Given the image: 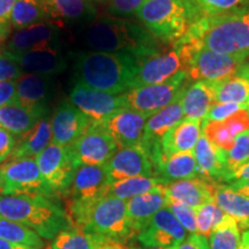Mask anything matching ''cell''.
I'll list each match as a JSON object with an SVG mask.
<instances>
[{"label": "cell", "instance_id": "obj_1", "mask_svg": "<svg viewBox=\"0 0 249 249\" xmlns=\"http://www.w3.org/2000/svg\"><path fill=\"white\" fill-rule=\"evenodd\" d=\"M176 46L224 54H249V7L193 22Z\"/></svg>", "mask_w": 249, "mask_h": 249}, {"label": "cell", "instance_id": "obj_2", "mask_svg": "<svg viewBox=\"0 0 249 249\" xmlns=\"http://www.w3.org/2000/svg\"><path fill=\"white\" fill-rule=\"evenodd\" d=\"M138 59L130 53L81 52L75 60L76 83L113 95L133 88L139 71Z\"/></svg>", "mask_w": 249, "mask_h": 249}, {"label": "cell", "instance_id": "obj_3", "mask_svg": "<svg viewBox=\"0 0 249 249\" xmlns=\"http://www.w3.org/2000/svg\"><path fill=\"white\" fill-rule=\"evenodd\" d=\"M85 44L95 52L130 53L140 59L156 53L152 36L144 28L127 18L101 17L83 31Z\"/></svg>", "mask_w": 249, "mask_h": 249}, {"label": "cell", "instance_id": "obj_4", "mask_svg": "<svg viewBox=\"0 0 249 249\" xmlns=\"http://www.w3.org/2000/svg\"><path fill=\"white\" fill-rule=\"evenodd\" d=\"M0 216L33 230L46 240H53L61 231L73 227L60 203L44 195H0Z\"/></svg>", "mask_w": 249, "mask_h": 249}, {"label": "cell", "instance_id": "obj_5", "mask_svg": "<svg viewBox=\"0 0 249 249\" xmlns=\"http://www.w3.org/2000/svg\"><path fill=\"white\" fill-rule=\"evenodd\" d=\"M66 213L73 227L83 232L119 242L133 238L127 219L126 201L120 198L103 196L91 203L68 202Z\"/></svg>", "mask_w": 249, "mask_h": 249}, {"label": "cell", "instance_id": "obj_6", "mask_svg": "<svg viewBox=\"0 0 249 249\" xmlns=\"http://www.w3.org/2000/svg\"><path fill=\"white\" fill-rule=\"evenodd\" d=\"M135 17L151 35L164 42L177 43L194 22L187 0H147Z\"/></svg>", "mask_w": 249, "mask_h": 249}, {"label": "cell", "instance_id": "obj_7", "mask_svg": "<svg viewBox=\"0 0 249 249\" xmlns=\"http://www.w3.org/2000/svg\"><path fill=\"white\" fill-rule=\"evenodd\" d=\"M174 49L181 55L187 76L196 82H220L234 74L247 58L245 54L217 53L207 49Z\"/></svg>", "mask_w": 249, "mask_h": 249}, {"label": "cell", "instance_id": "obj_8", "mask_svg": "<svg viewBox=\"0 0 249 249\" xmlns=\"http://www.w3.org/2000/svg\"><path fill=\"white\" fill-rule=\"evenodd\" d=\"M187 77L185 71L174 75L166 82L160 85L134 87L121 93L124 107L139 112L145 117H150L156 112L169 107L177 101L183 90V83Z\"/></svg>", "mask_w": 249, "mask_h": 249}, {"label": "cell", "instance_id": "obj_9", "mask_svg": "<svg viewBox=\"0 0 249 249\" xmlns=\"http://www.w3.org/2000/svg\"><path fill=\"white\" fill-rule=\"evenodd\" d=\"M0 195H44L55 197L43 179L36 160H9L0 166Z\"/></svg>", "mask_w": 249, "mask_h": 249}, {"label": "cell", "instance_id": "obj_10", "mask_svg": "<svg viewBox=\"0 0 249 249\" xmlns=\"http://www.w3.org/2000/svg\"><path fill=\"white\" fill-rule=\"evenodd\" d=\"M46 185L55 195L67 194L73 182L79 164L71 145L51 143L35 158Z\"/></svg>", "mask_w": 249, "mask_h": 249}, {"label": "cell", "instance_id": "obj_11", "mask_svg": "<svg viewBox=\"0 0 249 249\" xmlns=\"http://www.w3.org/2000/svg\"><path fill=\"white\" fill-rule=\"evenodd\" d=\"M187 236L188 232L166 207L151 218L136 239L144 248L178 249Z\"/></svg>", "mask_w": 249, "mask_h": 249}, {"label": "cell", "instance_id": "obj_12", "mask_svg": "<svg viewBox=\"0 0 249 249\" xmlns=\"http://www.w3.org/2000/svg\"><path fill=\"white\" fill-rule=\"evenodd\" d=\"M71 147L79 166L105 165L118 151L116 142L99 124H92Z\"/></svg>", "mask_w": 249, "mask_h": 249}, {"label": "cell", "instance_id": "obj_13", "mask_svg": "<svg viewBox=\"0 0 249 249\" xmlns=\"http://www.w3.org/2000/svg\"><path fill=\"white\" fill-rule=\"evenodd\" d=\"M70 102L93 124H101L113 112L124 107L121 95H113L76 83L70 93Z\"/></svg>", "mask_w": 249, "mask_h": 249}, {"label": "cell", "instance_id": "obj_14", "mask_svg": "<svg viewBox=\"0 0 249 249\" xmlns=\"http://www.w3.org/2000/svg\"><path fill=\"white\" fill-rule=\"evenodd\" d=\"M148 117L121 107L103 120L101 126L116 142L118 149L141 145Z\"/></svg>", "mask_w": 249, "mask_h": 249}, {"label": "cell", "instance_id": "obj_15", "mask_svg": "<svg viewBox=\"0 0 249 249\" xmlns=\"http://www.w3.org/2000/svg\"><path fill=\"white\" fill-rule=\"evenodd\" d=\"M105 167L111 183L135 177H155L156 174L151 158L142 145L118 149Z\"/></svg>", "mask_w": 249, "mask_h": 249}, {"label": "cell", "instance_id": "obj_16", "mask_svg": "<svg viewBox=\"0 0 249 249\" xmlns=\"http://www.w3.org/2000/svg\"><path fill=\"white\" fill-rule=\"evenodd\" d=\"M139 71L134 80V87L160 85L172 79L174 75L185 71V64L178 50L167 53L149 54L139 60Z\"/></svg>", "mask_w": 249, "mask_h": 249}, {"label": "cell", "instance_id": "obj_17", "mask_svg": "<svg viewBox=\"0 0 249 249\" xmlns=\"http://www.w3.org/2000/svg\"><path fill=\"white\" fill-rule=\"evenodd\" d=\"M60 36L61 31L58 24L43 21L17 30L8 40L5 51L11 54H20L35 50L60 49Z\"/></svg>", "mask_w": 249, "mask_h": 249}, {"label": "cell", "instance_id": "obj_18", "mask_svg": "<svg viewBox=\"0 0 249 249\" xmlns=\"http://www.w3.org/2000/svg\"><path fill=\"white\" fill-rule=\"evenodd\" d=\"M183 119H185V114H183L181 105V96L169 107L156 112L148 118L141 145L148 152L154 166L160 156L161 139L171 128L181 123Z\"/></svg>", "mask_w": 249, "mask_h": 249}, {"label": "cell", "instance_id": "obj_19", "mask_svg": "<svg viewBox=\"0 0 249 249\" xmlns=\"http://www.w3.org/2000/svg\"><path fill=\"white\" fill-rule=\"evenodd\" d=\"M111 182L105 165H81L74 176L70 188L71 200L74 203H91L107 196Z\"/></svg>", "mask_w": 249, "mask_h": 249}, {"label": "cell", "instance_id": "obj_20", "mask_svg": "<svg viewBox=\"0 0 249 249\" xmlns=\"http://www.w3.org/2000/svg\"><path fill=\"white\" fill-rule=\"evenodd\" d=\"M93 123L71 102H62L51 119L52 143L71 145Z\"/></svg>", "mask_w": 249, "mask_h": 249}, {"label": "cell", "instance_id": "obj_21", "mask_svg": "<svg viewBox=\"0 0 249 249\" xmlns=\"http://www.w3.org/2000/svg\"><path fill=\"white\" fill-rule=\"evenodd\" d=\"M249 130V111L240 108L220 121L202 120V134L223 151H229L239 135Z\"/></svg>", "mask_w": 249, "mask_h": 249}, {"label": "cell", "instance_id": "obj_22", "mask_svg": "<svg viewBox=\"0 0 249 249\" xmlns=\"http://www.w3.org/2000/svg\"><path fill=\"white\" fill-rule=\"evenodd\" d=\"M46 20L61 24H89L97 9L90 0H40Z\"/></svg>", "mask_w": 249, "mask_h": 249}, {"label": "cell", "instance_id": "obj_23", "mask_svg": "<svg viewBox=\"0 0 249 249\" xmlns=\"http://www.w3.org/2000/svg\"><path fill=\"white\" fill-rule=\"evenodd\" d=\"M165 187L166 185L157 191L145 193L126 201L127 219L132 236H138L139 233L148 225L151 218L158 211L167 207Z\"/></svg>", "mask_w": 249, "mask_h": 249}, {"label": "cell", "instance_id": "obj_24", "mask_svg": "<svg viewBox=\"0 0 249 249\" xmlns=\"http://www.w3.org/2000/svg\"><path fill=\"white\" fill-rule=\"evenodd\" d=\"M53 91V76L23 74L17 82L14 102L34 110L48 112V103Z\"/></svg>", "mask_w": 249, "mask_h": 249}, {"label": "cell", "instance_id": "obj_25", "mask_svg": "<svg viewBox=\"0 0 249 249\" xmlns=\"http://www.w3.org/2000/svg\"><path fill=\"white\" fill-rule=\"evenodd\" d=\"M216 182L202 178L180 180L166 183L165 194L169 203H181L192 208L213 201V189Z\"/></svg>", "mask_w": 249, "mask_h": 249}, {"label": "cell", "instance_id": "obj_26", "mask_svg": "<svg viewBox=\"0 0 249 249\" xmlns=\"http://www.w3.org/2000/svg\"><path fill=\"white\" fill-rule=\"evenodd\" d=\"M202 135V121L183 119L173 128L164 135L160 141V156L156 161V166L161 160H166L171 156L179 154V152L193 151L196 143Z\"/></svg>", "mask_w": 249, "mask_h": 249}, {"label": "cell", "instance_id": "obj_27", "mask_svg": "<svg viewBox=\"0 0 249 249\" xmlns=\"http://www.w3.org/2000/svg\"><path fill=\"white\" fill-rule=\"evenodd\" d=\"M11 55L27 74L53 76L67 68V59L60 49L35 50Z\"/></svg>", "mask_w": 249, "mask_h": 249}, {"label": "cell", "instance_id": "obj_28", "mask_svg": "<svg viewBox=\"0 0 249 249\" xmlns=\"http://www.w3.org/2000/svg\"><path fill=\"white\" fill-rule=\"evenodd\" d=\"M216 82H195L183 90L181 105L185 119L204 120L208 112L216 104Z\"/></svg>", "mask_w": 249, "mask_h": 249}, {"label": "cell", "instance_id": "obj_29", "mask_svg": "<svg viewBox=\"0 0 249 249\" xmlns=\"http://www.w3.org/2000/svg\"><path fill=\"white\" fill-rule=\"evenodd\" d=\"M193 152L200 171V178L209 181H223L226 174L225 151L217 148L202 134Z\"/></svg>", "mask_w": 249, "mask_h": 249}, {"label": "cell", "instance_id": "obj_30", "mask_svg": "<svg viewBox=\"0 0 249 249\" xmlns=\"http://www.w3.org/2000/svg\"><path fill=\"white\" fill-rule=\"evenodd\" d=\"M52 142L51 120L44 117L33 129L18 136V141L11 154V160L35 158Z\"/></svg>", "mask_w": 249, "mask_h": 249}, {"label": "cell", "instance_id": "obj_31", "mask_svg": "<svg viewBox=\"0 0 249 249\" xmlns=\"http://www.w3.org/2000/svg\"><path fill=\"white\" fill-rule=\"evenodd\" d=\"M46 114L48 112L34 110L12 102L0 107V128L21 136L33 129Z\"/></svg>", "mask_w": 249, "mask_h": 249}, {"label": "cell", "instance_id": "obj_32", "mask_svg": "<svg viewBox=\"0 0 249 249\" xmlns=\"http://www.w3.org/2000/svg\"><path fill=\"white\" fill-rule=\"evenodd\" d=\"M156 174L166 183L200 178V171L193 151L179 152L161 160L156 166Z\"/></svg>", "mask_w": 249, "mask_h": 249}, {"label": "cell", "instance_id": "obj_33", "mask_svg": "<svg viewBox=\"0 0 249 249\" xmlns=\"http://www.w3.org/2000/svg\"><path fill=\"white\" fill-rule=\"evenodd\" d=\"M213 202L219 209L236 220L239 227L249 229V198L233 189L230 185L216 183Z\"/></svg>", "mask_w": 249, "mask_h": 249}, {"label": "cell", "instance_id": "obj_34", "mask_svg": "<svg viewBox=\"0 0 249 249\" xmlns=\"http://www.w3.org/2000/svg\"><path fill=\"white\" fill-rule=\"evenodd\" d=\"M249 101V64H245L220 82H217L216 103L245 105Z\"/></svg>", "mask_w": 249, "mask_h": 249}, {"label": "cell", "instance_id": "obj_35", "mask_svg": "<svg viewBox=\"0 0 249 249\" xmlns=\"http://www.w3.org/2000/svg\"><path fill=\"white\" fill-rule=\"evenodd\" d=\"M165 185L166 182L158 177H135L112 182L107 189V196L128 201L135 196L163 188Z\"/></svg>", "mask_w": 249, "mask_h": 249}, {"label": "cell", "instance_id": "obj_36", "mask_svg": "<svg viewBox=\"0 0 249 249\" xmlns=\"http://www.w3.org/2000/svg\"><path fill=\"white\" fill-rule=\"evenodd\" d=\"M111 241L103 236L90 234L76 227L61 231L52 240L51 249H99L107 242Z\"/></svg>", "mask_w": 249, "mask_h": 249}, {"label": "cell", "instance_id": "obj_37", "mask_svg": "<svg viewBox=\"0 0 249 249\" xmlns=\"http://www.w3.org/2000/svg\"><path fill=\"white\" fill-rule=\"evenodd\" d=\"M240 244V227L229 214H225L208 238L209 249H238Z\"/></svg>", "mask_w": 249, "mask_h": 249}, {"label": "cell", "instance_id": "obj_38", "mask_svg": "<svg viewBox=\"0 0 249 249\" xmlns=\"http://www.w3.org/2000/svg\"><path fill=\"white\" fill-rule=\"evenodd\" d=\"M44 20L46 18L40 0H15L11 18L14 29H24Z\"/></svg>", "mask_w": 249, "mask_h": 249}, {"label": "cell", "instance_id": "obj_39", "mask_svg": "<svg viewBox=\"0 0 249 249\" xmlns=\"http://www.w3.org/2000/svg\"><path fill=\"white\" fill-rule=\"evenodd\" d=\"M0 239L37 249L44 248L43 239L33 230L1 216H0Z\"/></svg>", "mask_w": 249, "mask_h": 249}, {"label": "cell", "instance_id": "obj_40", "mask_svg": "<svg viewBox=\"0 0 249 249\" xmlns=\"http://www.w3.org/2000/svg\"><path fill=\"white\" fill-rule=\"evenodd\" d=\"M191 6L194 22L201 18L216 17L241 9L249 0H187Z\"/></svg>", "mask_w": 249, "mask_h": 249}, {"label": "cell", "instance_id": "obj_41", "mask_svg": "<svg viewBox=\"0 0 249 249\" xmlns=\"http://www.w3.org/2000/svg\"><path fill=\"white\" fill-rule=\"evenodd\" d=\"M225 214L213 201L196 208V233L208 239L214 227L224 219Z\"/></svg>", "mask_w": 249, "mask_h": 249}, {"label": "cell", "instance_id": "obj_42", "mask_svg": "<svg viewBox=\"0 0 249 249\" xmlns=\"http://www.w3.org/2000/svg\"><path fill=\"white\" fill-rule=\"evenodd\" d=\"M226 160V174L240 167L241 165L247 163L249 160V130L240 134L235 139L234 143L229 151L225 152ZM224 177V179H225ZM224 181V180H223Z\"/></svg>", "mask_w": 249, "mask_h": 249}, {"label": "cell", "instance_id": "obj_43", "mask_svg": "<svg viewBox=\"0 0 249 249\" xmlns=\"http://www.w3.org/2000/svg\"><path fill=\"white\" fill-rule=\"evenodd\" d=\"M167 208L172 211L183 229L188 232V234H194L197 232L196 227V209L181 203H169Z\"/></svg>", "mask_w": 249, "mask_h": 249}, {"label": "cell", "instance_id": "obj_44", "mask_svg": "<svg viewBox=\"0 0 249 249\" xmlns=\"http://www.w3.org/2000/svg\"><path fill=\"white\" fill-rule=\"evenodd\" d=\"M147 0H107V12L112 17L128 18L135 15Z\"/></svg>", "mask_w": 249, "mask_h": 249}, {"label": "cell", "instance_id": "obj_45", "mask_svg": "<svg viewBox=\"0 0 249 249\" xmlns=\"http://www.w3.org/2000/svg\"><path fill=\"white\" fill-rule=\"evenodd\" d=\"M23 75L22 68L6 51L0 52V82L18 80Z\"/></svg>", "mask_w": 249, "mask_h": 249}, {"label": "cell", "instance_id": "obj_46", "mask_svg": "<svg viewBox=\"0 0 249 249\" xmlns=\"http://www.w3.org/2000/svg\"><path fill=\"white\" fill-rule=\"evenodd\" d=\"M15 0H0V43L5 42L11 35L12 12Z\"/></svg>", "mask_w": 249, "mask_h": 249}, {"label": "cell", "instance_id": "obj_47", "mask_svg": "<svg viewBox=\"0 0 249 249\" xmlns=\"http://www.w3.org/2000/svg\"><path fill=\"white\" fill-rule=\"evenodd\" d=\"M246 107L245 105L233 104V103H216L208 112L205 121H220L226 119L240 108Z\"/></svg>", "mask_w": 249, "mask_h": 249}, {"label": "cell", "instance_id": "obj_48", "mask_svg": "<svg viewBox=\"0 0 249 249\" xmlns=\"http://www.w3.org/2000/svg\"><path fill=\"white\" fill-rule=\"evenodd\" d=\"M15 147V139L12 133L0 128V164L7 160Z\"/></svg>", "mask_w": 249, "mask_h": 249}, {"label": "cell", "instance_id": "obj_49", "mask_svg": "<svg viewBox=\"0 0 249 249\" xmlns=\"http://www.w3.org/2000/svg\"><path fill=\"white\" fill-rule=\"evenodd\" d=\"M17 93V81L0 82V107L14 102Z\"/></svg>", "mask_w": 249, "mask_h": 249}, {"label": "cell", "instance_id": "obj_50", "mask_svg": "<svg viewBox=\"0 0 249 249\" xmlns=\"http://www.w3.org/2000/svg\"><path fill=\"white\" fill-rule=\"evenodd\" d=\"M208 239L205 236L194 233L188 234L185 241L179 246L178 249H208Z\"/></svg>", "mask_w": 249, "mask_h": 249}, {"label": "cell", "instance_id": "obj_51", "mask_svg": "<svg viewBox=\"0 0 249 249\" xmlns=\"http://www.w3.org/2000/svg\"><path fill=\"white\" fill-rule=\"evenodd\" d=\"M249 179V160L240 167L233 171V172L229 173L224 179L226 182H233L238 181V180H248Z\"/></svg>", "mask_w": 249, "mask_h": 249}, {"label": "cell", "instance_id": "obj_52", "mask_svg": "<svg viewBox=\"0 0 249 249\" xmlns=\"http://www.w3.org/2000/svg\"><path fill=\"white\" fill-rule=\"evenodd\" d=\"M230 186H231L233 189H235L236 192H239L242 195L247 196V197L249 198V179L233 181L230 183Z\"/></svg>", "mask_w": 249, "mask_h": 249}, {"label": "cell", "instance_id": "obj_53", "mask_svg": "<svg viewBox=\"0 0 249 249\" xmlns=\"http://www.w3.org/2000/svg\"><path fill=\"white\" fill-rule=\"evenodd\" d=\"M0 249H37L29 247V246H24L20 244H14V242H9L0 239Z\"/></svg>", "mask_w": 249, "mask_h": 249}, {"label": "cell", "instance_id": "obj_54", "mask_svg": "<svg viewBox=\"0 0 249 249\" xmlns=\"http://www.w3.org/2000/svg\"><path fill=\"white\" fill-rule=\"evenodd\" d=\"M99 249H136V248H128L124 245V242L111 240L107 242L104 246H102Z\"/></svg>", "mask_w": 249, "mask_h": 249}, {"label": "cell", "instance_id": "obj_55", "mask_svg": "<svg viewBox=\"0 0 249 249\" xmlns=\"http://www.w3.org/2000/svg\"><path fill=\"white\" fill-rule=\"evenodd\" d=\"M241 246L244 247V249H249V229H247L242 233Z\"/></svg>", "mask_w": 249, "mask_h": 249}, {"label": "cell", "instance_id": "obj_56", "mask_svg": "<svg viewBox=\"0 0 249 249\" xmlns=\"http://www.w3.org/2000/svg\"><path fill=\"white\" fill-rule=\"evenodd\" d=\"M246 108H247V110L249 111V101L247 102V104H246Z\"/></svg>", "mask_w": 249, "mask_h": 249}, {"label": "cell", "instance_id": "obj_57", "mask_svg": "<svg viewBox=\"0 0 249 249\" xmlns=\"http://www.w3.org/2000/svg\"><path fill=\"white\" fill-rule=\"evenodd\" d=\"M144 249H164V248H144Z\"/></svg>", "mask_w": 249, "mask_h": 249}, {"label": "cell", "instance_id": "obj_58", "mask_svg": "<svg viewBox=\"0 0 249 249\" xmlns=\"http://www.w3.org/2000/svg\"><path fill=\"white\" fill-rule=\"evenodd\" d=\"M238 249H244V247H242V246H241V244H240V247H239Z\"/></svg>", "mask_w": 249, "mask_h": 249}, {"label": "cell", "instance_id": "obj_59", "mask_svg": "<svg viewBox=\"0 0 249 249\" xmlns=\"http://www.w3.org/2000/svg\"><path fill=\"white\" fill-rule=\"evenodd\" d=\"M90 1H93V0H90Z\"/></svg>", "mask_w": 249, "mask_h": 249}, {"label": "cell", "instance_id": "obj_60", "mask_svg": "<svg viewBox=\"0 0 249 249\" xmlns=\"http://www.w3.org/2000/svg\"><path fill=\"white\" fill-rule=\"evenodd\" d=\"M208 249H209V248H208Z\"/></svg>", "mask_w": 249, "mask_h": 249}]
</instances>
